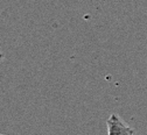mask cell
Wrapping results in <instances>:
<instances>
[{
	"label": "cell",
	"instance_id": "7a4b0ae2",
	"mask_svg": "<svg viewBox=\"0 0 147 135\" xmlns=\"http://www.w3.org/2000/svg\"><path fill=\"white\" fill-rule=\"evenodd\" d=\"M3 58H4V54H3V52H0V61H1Z\"/></svg>",
	"mask_w": 147,
	"mask_h": 135
},
{
	"label": "cell",
	"instance_id": "3957f363",
	"mask_svg": "<svg viewBox=\"0 0 147 135\" xmlns=\"http://www.w3.org/2000/svg\"><path fill=\"white\" fill-rule=\"evenodd\" d=\"M0 135H1V134H0Z\"/></svg>",
	"mask_w": 147,
	"mask_h": 135
},
{
	"label": "cell",
	"instance_id": "6da1fadb",
	"mask_svg": "<svg viewBox=\"0 0 147 135\" xmlns=\"http://www.w3.org/2000/svg\"><path fill=\"white\" fill-rule=\"evenodd\" d=\"M107 135H136V130L118 114H111L106 120Z\"/></svg>",
	"mask_w": 147,
	"mask_h": 135
}]
</instances>
